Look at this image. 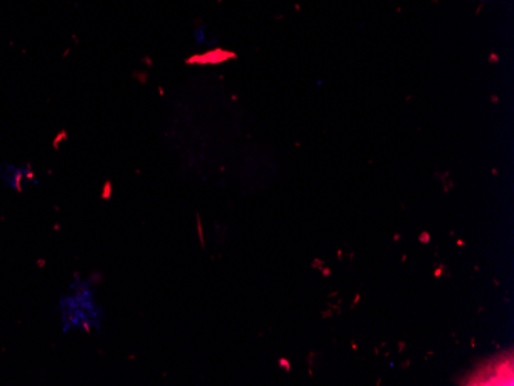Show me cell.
Here are the masks:
<instances>
[{
    "label": "cell",
    "mask_w": 514,
    "mask_h": 386,
    "mask_svg": "<svg viewBox=\"0 0 514 386\" xmlns=\"http://www.w3.org/2000/svg\"><path fill=\"white\" fill-rule=\"evenodd\" d=\"M34 173L28 165H0V180L5 187L14 191L24 190L28 180L33 179Z\"/></svg>",
    "instance_id": "6da1fadb"
}]
</instances>
